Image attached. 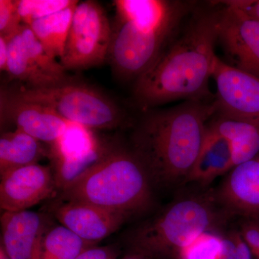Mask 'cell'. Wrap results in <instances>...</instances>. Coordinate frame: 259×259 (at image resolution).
<instances>
[{"label": "cell", "instance_id": "1", "mask_svg": "<svg viewBox=\"0 0 259 259\" xmlns=\"http://www.w3.org/2000/svg\"><path fill=\"white\" fill-rule=\"evenodd\" d=\"M218 9L193 13L157 60L135 81L134 101L141 110L176 100L210 97L216 44Z\"/></svg>", "mask_w": 259, "mask_h": 259}, {"label": "cell", "instance_id": "2", "mask_svg": "<svg viewBox=\"0 0 259 259\" xmlns=\"http://www.w3.org/2000/svg\"><path fill=\"white\" fill-rule=\"evenodd\" d=\"M216 112L214 100H207L144 111L133 133L131 147L152 185L171 187L187 182Z\"/></svg>", "mask_w": 259, "mask_h": 259}, {"label": "cell", "instance_id": "3", "mask_svg": "<svg viewBox=\"0 0 259 259\" xmlns=\"http://www.w3.org/2000/svg\"><path fill=\"white\" fill-rule=\"evenodd\" d=\"M107 61L122 81H136L157 60L194 11L193 2L115 0Z\"/></svg>", "mask_w": 259, "mask_h": 259}, {"label": "cell", "instance_id": "4", "mask_svg": "<svg viewBox=\"0 0 259 259\" xmlns=\"http://www.w3.org/2000/svg\"><path fill=\"white\" fill-rule=\"evenodd\" d=\"M152 183L131 146L111 142L103 157L61 192L64 201H79L131 215L152 202Z\"/></svg>", "mask_w": 259, "mask_h": 259}, {"label": "cell", "instance_id": "5", "mask_svg": "<svg viewBox=\"0 0 259 259\" xmlns=\"http://www.w3.org/2000/svg\"><path fill=\"white\" fill-rule=\"evenodd\" d=\"M218 203L210 194L175 201L136 232L135 248L147 257L175 255L201 234L214 231L223 223L226 214L218 208Z\"/></svg>", "mask_w": 259, "mask_h": 259}, {"label": "cell", "instance_id": "6", "mask_svg": "<svg viewBox=\"0 0 259 259\" xmlns=\"http://www.w3.org/2000/svg\"><path fill=\"white\" fill-rule=\"evenodd\" d=\"M6 90L20 100L47 107L64 120L89 129H115L127 120L125 110L111 97L74 79L45 88L20 85Z\"/></svg>", "mask_w": 259, "mask_h": 259}, {"label": "cell", "instance_id": "7", "mask_svg": "<svg viewBox=\"0 0 259 259\" xmlns=\"http://www.w3.org/2000/svg\"><path fill=\"white\" fill-rule=\"evenodd\" d=\"M111 38L112 24L102 5L94 0L79 2L59 61L66 71L100 66L107 61Z\"/></svg>", "mask_w": 259, "mask_h": 259}, {"label": "cell", "instance_id": "8", "mask_svg": "<svg viewBox=\"0 0 259 259\" xmlns=\"http://www.w3.org/2000/svg\"><path fill=\"white\" fill-rule=\"evenodd\" d=\"M216 114L259 125V77L216 58Z\"/></svg>", "mask_w": 259, "mask_h": 259}, {"label": "cell", "instance_id": "9", "mask_svg": "<svg viewBox=\"0 0 259 259\" xmlns=\"http://www.w3.org/2000/svg\"><path fill=\"white\" fill-rule=\"evenodd\" d=\"M218 9V42L233 66L259 77V20L222 1Z\"/></svg>", "mask_w": 259, "mask_h": 259}, {"label": "cell", "instance_id": "10", "mask_svg": "<svg viewBox=\"0 0 259 259\" xmlns=\"http://www.w3.org/2000/svg\"><path fill=\"white\" fill-rule=\"evenodd\" d=\"M0 122L2 127L15 126V130L51 146L70 124L51 109L20 100L5 88L0 92Z\"/></svg>", "mask_w": 259, "mask_h": 259}, {"label": "cell", "instance_id": "11", "mask_svg": "<svg viewBox=\"0 0 259 259\" xmlns=\"http://www.w3.org/2000/svg\"><path fill=\"white\" fill-rule=\"evenodd\" d=\"M56 190L52 168L34 163L1 176L0 207L3 212L26 210Z\"/></svg>", "mask_w": 259, "mask_h": 259}, {"label": "cell", "instance_id": "12", "mask_svg": "<svg viewBox=\"0 0 259 259\" xmlns=\"http://www.w3.org/2000/svg\"><path fill=\"white\" fill-rule=\"evenodd\" d=\"M54 212L62 226L84 241L95 244L115 233L130 216L79 201H64Z\"/></svg>", "mask_w": 259, "mask_h": 259}, {"label": "cell", "instance_id": "13", "mask_svg": "<svg viewBox=\"0 0 259 259\" xmlns=\"http://www.w3.org/2000/svg\"><path fill=\"white\" fill-rule=\"evenodd\" d=\"M215 197L228 214L259 221V153L232 168Z\"/></svg>", "mask_w": 259, "mask_h": 259}, {"label": "cell", "instance_id": "14", "mask_svg": "<svg viewBox=\"0 0 259 259\" xmlns=\"http://www.w3.org/2000/svg\"><path fill=\"white\" fill-rule=\"evenodd\" d=\"M1 248L9 259H39L46 229L38 212L26 210L3 212L1 216Z\"/></svg>", "mask_w": 259, "mask_h": 259}, {"label": "cell", "instance_id": "15", "mask_svg": "<svg viewBox=\"0 0 259 259\" xmlns=\"http://www.w3.org/2000/svg\"><path fill=\"white\" fill-rule=\"evenodd\" d=\"M233 167L231 142L207 126L198 156L186 182L207 185L216 177L231 171Z\"/></svg>", "mask_w": 259, "mask_h": 259}, {"label": "cell", "instance_id": "16", "mask_svg": "<svg viewBox=\"0 0 259 259\" xmlns=\"http://www.w3.org/2000/svg\"><path fill=\"white\" fill-rule=\"evenodd\" d=\"M49 156L42 143L23 131L3 133L0 137V176L20 167L37 163Z\"/></svg>", "mask_w": 259, "mask_h": 259}, {"label": "cell", "instance_id": "17", "mask_svg": "<svg viewBox=\"0 0 259 259\" xmlns=\"http://www.w3.org/2000/svg\"><path fill=\"white\" fill-rule=\"evenodd\" d=\"M207 126L231 142L234 166L259 153V125L215 114Z\"/></svg>", "mask_w": 259, "mask_h": 259}, {"label": "cell", "instance_id": "18", "mask_svg": "<svg viewBox=\"0 0 259 259\" xmlns=\"http://www.w3.org/2000/svg\"><path fill=\"white\" fill-rule=\"evenodd\" d=\"M79 3L76 0L69 8L35 20L29 25L47 54L53 59L60 60L64 55L73 15Z\"/></svg>", "mask_w": 259, "mask_h": 259}, {"label": "cell", "instance_id": "19", "mask_svg": "<svg viewBox=\"0 0 259 259\" xmlns=\"http://www.w3.org/2000/svg\"><path fill=\"white\" fill-rule=\"evenodd\" d=\"M92 131L70 122L64 134L51 145L49 157L52 161H75L88 157L98 150L102 143Z\"/></svg>", "mask_w": 259, "mask_h": 259}, {"label": "cell", "instance_id": "20", "mask_svg": "<svg viewBox=\"0 0 259 259\" xmlns=\"http://www.w3.org/2000/svg\"><path fill=\"white\" fill-rule=\"evenodd\" d=\"M95 245L84 241L62 225L55 226L44 233L39 259H76Z\"/></svg>", "mask_w": 259, "mask_h": 259}, {"label": "cell", "instance_id": "21", "mask_svg": "<svg viewBox=\"0 0 259 259\" xmlns=\"http://www.w3.org/2000/svg\"><path fill=\"white\" fill-rule=\"evenodd\" d=\"M223 236L215 231L202 233L175 254L177 259H221Z\"/></svg>", "mask_w": 259, "mask_h": 259}, {"label": "cell", "instance_id": "22", "mask_svg": "<svg viewBox=\"0 0 259 259\" xmlns=\"http://www.w3.org/2000/svg\"><path fill=\"white\" fill-rule=\"evenodd\" d=\"M76 0H15L22 22L30 25L34 21L66 9Z\"/></svg>", "mask_w": 259, "mask_h": 259}, {"label": "cell", "instance_id": "23", "mask_svg": "<svg viewBox=\"0 0 259 259\" xmlns=\"http://www.w3.org/2000/svg\"><path fill=\"white\" fill-rule=\"evenodd\" d=\"M23 25L15 0H0V36H11Z\"/></svg>", "mask_w": 259, "mask_h": 259}, {"label": "cell", "instance_id": "24", "mask_svg": "<svg viewBox=\"0 0 259 259\" xmlns=\"http://www.w3.org/2000/svg\"><path fill=\"white\" fill-rule=\"evenodd\" d=\"M240 234L255 257L259 252V221L249 219L241 226Z\"/></svg>", "mask_w": 259, "mask_h": 259}, {"label": "cell", "instance_id": "25", "mask_svg": "<svg viewBox=\"0 0 259 259\" xmlns=\"http://www.w3.org/2000/svg\"><path fill=\"white\" fill-rule=\"evenodd\" d=\"M76 259H117V252L112 247H90Z\"/></svg>", "mask_w": 259, "mask_h": 259}, {"label": "cell", "instance_id": "26", "mask_svg": "<svg viewBox=\"0 0 259 259\" xmlns=\"http://www.w3.org/2000/svg\"><path fill=\"white\" fill-rule=\"evenodd\" d=\"M222 2L243 10L250 16L259 20V0H228Z\"/></svg>", "mask_w": 259, "mask_h": 259}, {"label": "cell", "instance_id": "27", "mask_svg": "<svg viewBox=\"0 0 259 259\" xmlns=\"http://www.w3.org/2000/svg\"><path fill=\"white\" fill-rule=\"evenodd\" d=\"M231 234L236 245L237 259H252L253 254L239 232H233Z\"/></svg>", "mask_w": 259, "mask_h": 259}, {"label": "cell", "instance_id": "28", "mask_svg": "<svg viewBox=\"0 0 259 259\" xmlns=\"http://www.w3.org/2000/svg\"><path fill=\"white\" fill-rule=\"evenodd\" d=\"M221 259H237L236 245L232 234L223 237V253Z\"/></svg>", "mask_w": 259, "mask_h": 259}, {"label": "cell", "instance_id": "29", "mask_svg": "<svg viewBox=\"0 0 259 259\" xmlns=\"http://www.w3.org/2000/svg\"><path fill=\"white\" fill-rule=\"evenodd\" d=\"M8 56L9 47L8 38L6 37L0 36V70L2 72H6Z\"/></svg>", "mask_w": 259, "mask_h": 259}, {"label": "cell", "instance_id": "30", "mask_svg": "<svg viewBox=\"0 0 259 259\" xmlns=\"http://www.w3.org/2000/svg\"><path fill=\"white\" fill-rule=\"evenodd\" d=\"M0 259H9L3 248H0Z\"/></svg>", "mask_w": 259, "mask_h": 259}, {"label": "cell", "instance_id": "31", "mask_svg": "<svg viewBox=\"0 0 259 259\" xmlns=\"http://www.w3.org/2000/svg\"><path fill=\"white\" fill-rule=\"evenodd\" d=\"M256 258L259 259V252H258V254L257 255Z\"/></svg>", "mask_w": 259, "mask_h": 259}]
</instances>
